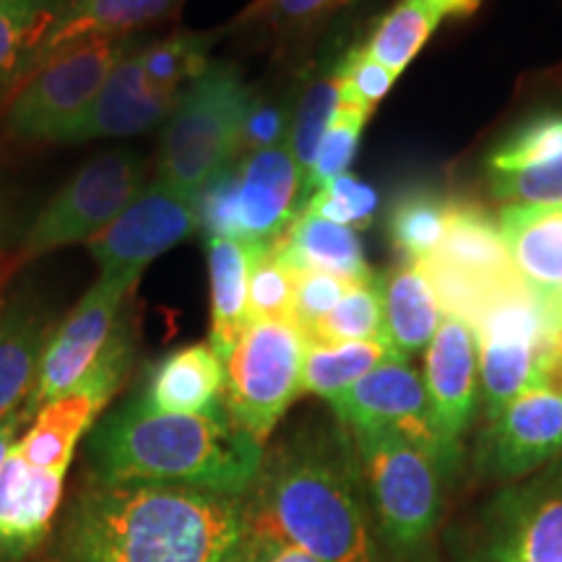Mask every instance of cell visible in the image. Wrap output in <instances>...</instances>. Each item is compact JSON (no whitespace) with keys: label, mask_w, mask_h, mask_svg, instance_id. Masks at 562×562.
I'll use <instances>...</instances> for the list:
<instances>
[{"label":"cell","mask_w":562,"mask_h":562,"mask_svg":"<svg viewBox=\"0 0 562 562\" xmlns=\"http://www.w3.org/2000/svg\"><path fill=\"white\" fill-rule=\"evenodd\" d=\"M396 357L402 355L391 347L389 339L307 344L305 362H302V393H313L331 404L378 364L396 360Z\"/></svg>","instance_id":"cell-28"},{"label":"cell","mask_w":562,"mask_h":562,"mask_svg":"<svg viewBox=\"0 0 562 562\" xmlns=\"http://www.w3.org/2000/svg\"><path fill=\"white\" fill-rule=\"evenodd\" d=\"M26 425H30V422H26L24 412L11 414L9 419L0 422V467H3V461L9 459V453L13 451V446H16V440L21 438V432H24Z\"/></svg>","instance_id":"cell-46"},{"label":"cell","mask_w":562,"mask_h":562,"mask_svg":"<svg viewBox=\"0 0 562 562\" xmlns=\"http://www.w3.org/2000/svg\"><path fill=\"white\" fill-rule=\"evenodd\" d=\"M182 0H76L47 40L40 63L91 37H123L172 13ZM34 66V68H37Z\"/></svg>","instance_id":"cell-27"},{"label":"cell","mask_w":562,"mask_h":562,"mask_svg":"<svg viewBox=\"0 0 562 562\" xmlns=\"http://www.w3.org/2000/svg\"><path fill=\"white\" fill-rule=\"evenodd\" d=\"M351 281L326 271H300L294 273V305L292 323L305 336L321 318L334 311Z\"/></svg>","instance_id":"cell-40"},{"label":"cell","mask_w":562,"mask_h":562,"mask_svg":"<svg viewBox=\"0 0 562 562\" xmlns=\"http://www.w3.org/2000/svg\"><path fill=\"white\" fill-rule=\"evenodd\" d=\"M271 250L292 273L326 271L351 281V284L368 281L375 273L364 261L362 243L355 229L326 222L307 211H300L294 216Z\"/></svg>","instance_id":"cell-23"},{"label":"cell","mask_w":562,"mask_h":562,"mask_svg":"<svg viewBox=\"0 0 562 562\" xmlns=\"http://www.w3.org/2000/svg\"><path fill=\"white\" fill-rule=\"evenodd\" d=\"M419 266L442 313L467 323L492 294L521 279L510 263L501 222L472 201H453L446 235Z\"/></svg>","instance_id":"cell-11"},{"label":"cell","mask_w":562,"mask_h":562,"mask_svg":"<svg viewBox=\"0 0 562 562\" xmlns=\"http://www.w3.org/2000/svg\"><path fill=\"white\" fill-rule=\"evenodd\" d=\"M497 222L513 269L562 315V206H505Z\"/></svg>","instance_id":"cell-21"},{"label":"cell","mask_w":562,"mask_h":562,"mask_svg":"<svg viewBox=\"0 0 562 562\" xmlns=\"http://www.w3.org/2000/svg\"><path fill=\"white\" fill-rule=\"evenodd\" d=\"M294 273L271 248L258 250L248 281V321H292Z\"/></svg>","instance_id":"cell-36"},{"label":"cell","mask_w":562,"mask_h":562,"mask_svg":"<svg viewBox=\"0 0 562 562\" xmlns=\"http://www.w3.org/2000/svg\"><path fill=\"white\" fill-rule=\"evenodd\" d=\"M66 476L21 459L16 448L0 467V562H24L47 542L58 518Z\"/></svg>","instance_id":"cell-19"},{"label":"cell","mask_w":562,"mask_h":562,"mask_svg":"<svg viewBox=\"0 0 562 562\" xmlns=\"http://www.w3.org/2000/svg\"><path fill=\"white\" fill-rule=\"evenodd\" d=\"M305 349L292 321H250L224 357V409L261 446L302 393Z\"/></svg>","instance_id":"cell-7"},{"label":"cell","mask_w":562,"mask_h":562,"mask_svg":"<svg viewBox=\"0 0 562 562\" xmlns=\"http://www.w3.org/2000/svg\"><path fill=\"white\" fill-rule=\"evenodd\" d=\"M372 112L355 108V104H339L331 125H328L326 136L321 140V149L315 154L313 170L307 175L305 186L300 191V209L305 206L307 199L318 191V188L328 186V182L347 175L351 159H355L357 146H360L364 123Z\"/></svg>","instance_id":"cell-34"},{"label":"cell","mask_w":562,"mask_h":562,"mask_svg":"<svg viewBox=\"0 0 562 562\" xmlns=\"http://www.w3.org/2000/svg\"><path fill=\"white\" fill-rule=\"evenodd\" d=\"M347 0H252L243 11L240 24L271 26V30H292V26L311 24L339 9Z\"/></svg>","instance_id":"cell-41"},{"label":"cell","mask_w":562,"mask_h":562,"mask_svg":"<svg viewBox=\"0 0 562 562\" xmlns=\"http://www.w3.org/2000/svg\"><path fill=\"white\" fill-rule=\"evenodd\" d=\"M558 157H562V115H542L505 138L490 154L487 170L490 175L516 172Z\"/></svg>","instance_id":"cell-35"},{"label":"cell","mask_w":562,"mask_h":562,"mask_svg":"<svg viewBox=\"0 0 562 562\" xmlns=\"http://www.w3.org/2000/svg\"><path fill=\"white\" fill-rule=\"evenodd\" d=\"M256 102L237 66H211L180 94L159 144L157 178L175 191L199 199L245 151V123Z\"/></svg>","instance_id":"cell-4"},{"label":"cell","mask_w":562,"mask_h":562,"mask_svg":"<svg viewBox=\"0 0 562 562\" xmlns=\"http://www.w3.org/2000/svg\"><path fill=\"white\" fill-rule=\"evenodd\" d=\"M199 227V199L151 180L123 214L89 240V252L102 277L138 273L149 269L161 252L193 235Z\"/></svg>","instance_id":"cell-14"},{"label":"cell","mask_w":562,"mask_h":562,"mask_svg":"<svg viewBox=\"0 0 562 562\" xmlns=\"http://www.w3.org/2000/svg\"><path fill=\"white\" fill-rule=\"evenodd\" d=\"M442 5H446L448 13H453V16H467V13H474L480 9L482 0H440Z\"/></svg>","instance_id":"cell-47"},{"label":"cell","mask_w":562,"mask_h":562,"mask_svg":"<svg viewBox=\"0 0 562 562\" xmlns=\"http://www.w3.org/2000/svg\"><path fill=\"white\" fill-rule=\"evenodd\" d=\"M149 165L136 151L97 154L53 195L16 245V266L89 243L144 191Z\"/></svg>","instance_id":"cell-8"},{"label":"cell","mask_w":562,"mask_h":562,"mask_svg":"<svg viewBox=\"0 0 562 562\" xmlns=\"http://www.w3.org/2000/svg\"><path fill=\"white\" fill-rule=\"evenodd\" d=\"M375 339H385L381 273H372L368 281L351 284L347 294L336 302L334 311L305 334L307 344H347Z\"/></svg>","instance_id":"cell-32"},{"label":"cell","mask_w":562,"mask_h":562,"mask_svg":"<svg viewBox=\"0 0 562 562\" xmlns=\"http://www.w3.org/2000/svg\"><path fill=\"white\" fill-rule=\"evenodd\" d=\"M446 16L448 11L440 0H398L378 21L364 50L391 74L402 76V70L417 58L425 42L432 37V32Z\"/></svg>","instance_id":"cell-29"},{"label":"cell","mask_w":562,"mask_h":562,"mask_svg":"<svg viewBox=\"0 0 562 562\" xmlns=\"http://www.w3.org/2000/svg\"><path fill=\"white\" fill-rule=\"evenodd\" d=\"M378 209V193L368 182L351 175H341L315 191L300 211L321 216V220L344 224V227H364Z\"/></svg>","instance_id":"cell-37"},{"label":"cell","mask_w":562,"mask_h":562,"mask_svg":"<svg viewBox=\"0 0 562 562\" xmlns=\"http://www.w3.org/2000/svg\"><path fill=\"white\" fill-rule=\"evenodd\" d=\"M349 432L385 554L391 560L417 562L432 544L440 524V467L391 430Z\"/></svg>","instance_id":"cell-5"},{"label":"cell","mask_w":562,"mask_h":562,"mask_svg":"<svg viewBox=\"0 0 562 562\" xmlns=\"http://www.w3.org/2000/svg\"><path fill=\"white\" fill-rule=\"evenodd\" d=\"M562 456V393L526 389L490 419L482 438V472L518 482Z\"/></svg>","instance_id":"cell-15"},{"label":"cell","mask_w":562,"mask_h":562,"mask_svg":"<svg viewBox=\"0 0 562 562\" xmlns=\"http://www.w3.org/2000/svg\"><path fill=\"white\" fill-rule=\"evenodd\" d=\"M290 128L292 117H286L284 110L277 108V104H266L256 100L248 112V123H245V151L269 149V146L286 144Z\"/></svg>","instance_id":"cell-42"},{"label":"cell","mask_w":562,"mask_h":562,"mask_svg":"<svg viewBox=\"0 0 562 562\" xmlns=\"http://www.w3.org/2000/svg\"><path fill=\"white\" fill-rule=\"evenodd\" d=\"M53 331L50 307L34 294L13 292L0 302V422L24 409Z\"/></svg>","instance_id":"cell-20"},{"label":"cell","mask_w":562,"mask_h":562,"mask_svg":"<svg viewBox=\"0 0 562 562\" xmlns=\"http://www.w3.org/2000/svg\"><path fill=\"white\" fill-rule=\"evenodd\" d=\"M16 269V248H11V220L9 209L0 201V284Z\"/></svg>","instance_id":"cell-45"},{"label":"cell","mask_w":562,"mask_h":562,"mask_svg":"<svg viewBox=\"0 0 562 562\" xmlns=\"http://www.w3.org/2000/svg\"><path fill=\"white\" fill-rule=\"evenodd\" d=\"M252 531L321 562H391L364 492L355 438L339 419L302 422L263 453L248 492Z\"/></svg>","instance_id":"cell-2"},{"label":"cell","mask_w":562,"mask_h":562,"mask_svg":"<svg viewBox=\"0 0 562 562\" xmlns=\"http://www.w3.org/2000/svg\"><path fill=\"white\" fill-rule=\"evenodd\" d=\"M531 385L562 393V323L552 326L539 344Z\"/></svg>","instance_id":"cell-43"},{"label":"cell","mask_w":562,"mask_h":562,"mask_svg":"<svg viewBox=\"0 0 562 562\" xmlns=\"http://www.w3.org/2000/svg\"><path fill=\"white\" fill-rule=\"evenodd\" d=\"M149 409L167 414H209L224 406V362L211 344L167 351L136 391Z\"/></svg>","instance_id":"cell-22"},{"label":"cell","mask_w":562,"mask_h":562,"mask_svg":"<svg viewBox=\"0 0 562 562\" xmlns=\"http://www.w3.org/2000/svg\"><path fill=\"white\" fill-rule=\"evenodd\" d=\"M453 201L440 193L412 191L389 211V235L404 261H425L446 235Z\"/></svg>","instance_id":"cell-31"},{"label":"cell","mask_w":562,"mask_h":562,"mask_svg":"<svg viewBox=\"0 0 562 562\" xmlns=\"http://www.w3.org/2000/svg\"><path fill=\"white\" fill-rule=\"evenodd\" d=\"M240 240L273 248L300 214V170L290 144L245 151L235 165Z\"/></svg>","instance_id":"cell-17"},{"label":"cell","mask_w":562,"mask_h":562,"mask_svg":"<svg viewBox=\"0 0 562 562\" xmlns=\"http://www.w3.org/2000/svg\"><path fill=\"white\" fill-rule=\"evenodd\" d=\"M248 495L182 484H97L76 492L58 529V562H240Z\"/></svg>","instance_id":"cell-1"},{"label":"cell","mask_w":562,"mask_h":562,"mask_svg":"<svg viewBox=\"0 0 562 562\" xmlns=\"http://www.w3.org/2000/svg\"><path fill=\"white\" fill-rule=\"evenodd\" d=\"M76 0H0V100L32 76Z\"/></svg>","instance_id":"cell-26"},{"label":"cell","mask_w":562,"mask_h":562,"mask_svg":"<svg viewBox=\"0 0 562 562\" xmlns=\"http://www.w3.org/2000/svg\"><path fill=\"white\" fill-rule=\"evenodd\" d=\"M240 562H321V560H315L313 554L302 552L300 547L281 542L277 537H266V533L252 531Z\"/></svg>","instance_id":"cell-44"},{"label":"cell","mask_w":562,"mask_h":562,"mask_svg":"<svg viewBox=\"0 0 562 562\" xmlns=\"http://www.w3.org/2000/svg\"><path fill=\"white\" fill-rule=\"evenodd\" d=\"M381 290L385 339L409 360L427 349L446 313L435 297L430 279L414 261H402L381 273Z\"/></svg>","instance_id":"cell-24"},{"label":"cell","mask_w":562,"mask_h":562,"mask_svg":"<svg viewBox=\"0 0 562 562\" xmlns=\"http://www.w3.org/2000/svg\"><path fill=\"white\" fill-rule=\"evenodd\" d=\"M339 104H341V94H339V81H336V68L331 74L313 79L307 83V89L302 91L300 104L292 117L290 138H286V144H290L292 149V157L297 161L302 186H305L307 175L313 170L315 154L321 149V140L326 136L328 125H331Z\"/></svg>","instance_id":"cell-33"},{"label":"cell","mask_w":562,"mask_h":562,"mask_svg":"<svg viewBox=\"0 0 562 562\" xmlns=\"http://www.w3.org/2000/svg\"><path fill=\"white\" fill-rule=\"evenodd\" d=\"M140 42L133 34L91 37L40 63L5 108L9 136L21 144H58L97 100L112 68Z\"/></svg>","instance_id":"cell-6"},{"label":"cell","mask_w":562,"mask_h":562,"mask_svg":"<svg viewBox=\"0 0 562 562\" xmlns=\"http://www.w3.org/2000/svg\"><path fill=\"white\" fill-rule=\"evenodd\" d=\"M138 281V273H115V277L100 273L79 300V305L63 318L60 326H55L45 355H42L37 383L21 409L26 422L37 414L42 404L63 396L87 375L102 349L108 347L110 336L115 334L125 302L131 300Z\"/></svg>","instance_id":"cell-13"},{"label":"cell","mask_w":562,"mask_h":562,"mask_svg":"<svg viewBox=\"0 0 562 562\" xmlns=\"http://www.w3.org/2000/svg\"><path fill=\"white\" fill-rule=\"evenodd\" d=\"M398 76L381 66L364 47H355L339 66H336V81H339V94L344 104H355L372 112L378 102L389 94L393 81Z\"/></svg>","instance_id":"cell-39"},{"label":"cell","mask_w":562,"mask_h":562,"mask_svg":"<svg viewBox=\"0 0 562 562\" xmlns=\"http://www.w3.org/2000/svg\"><path fill=\"white\" fill-rule=\"evenodd\" d=\"M427 402L432 422L442 435L461 451V440L472 425L480 402V351L476 336L467 321L446 315L438 334L425 349Z\"/></svg>","instance_id":"cell-16"},{"label":"cell","mask_w":562,"mask_h":562,"mask_svg":"<svg viewBox=\"0 0 562 562\" xmlns=\"http://www.w3.org/2000/svg\"><path fill=\"white\" fill-rule=\"evenodd\" d=\"M216 40V32H175L165 40L144 42L138 60L151 87L182 94L211 66Z\"/></svg>","instance_id":"cell-30"},{"label":"cell","mask_w":562,"mask_h":562,"mask_svg":"<svg viewBox=\"0 0 562 562\" xmlns=\"http://www.w3.org/2000/svg\"><path fill=\"white\" fill-rule=\"evenodd\" d=\"M133 357H136V331L131 321L121 318L108 347L87 375L63 396L42 404L24 427L13 446L21 459L45 472L66 476L81 438L91 432L115 393L121 391L125 375L133 368Z\"/></svg>","instance_id":"cell-10"},{"label":"cell","mask_w":562,"mask_h":562,"mask_svg":"<svg viewBox=\"0 0 562 562\" xmlns=\"http://www.w3.org/2000/svg\"><path fill=\"white\" fill-rule=\"evenodd\" d=\"M459 562H562V456L476 513Z\"/></svg>","instance_id":"cell-9"},{"label":"cell","mask_w":562,"mask_h":562,"mask_svg":"<svg viewBox=\"0 0 562 562\" xmlns=\"http://www.w3.org/2000/svg\"><path fill=\"white\" fill-rule=\"evenodd\" d=\"M490 188L508 206H562V157L526 170L490 175Z\"/></svg>","instance_id":"cell-38"},{"label":"cell","mask_w":562,"mask_h":562,"mask_svg":"<svg viewBox=\"0 0 562 562\" xmlns=\"http://www.w3.org/2000/svg\"><path fill=\"white\" fill-rule=\"evenodd\" d=\"M266 446L235 425L227 409L154 412L133 393L91 427L89 482L182 484L245 497L263 467Z\"/></svg>","instance_id":"cell-3"},{"label":"cell","mask_w":562,"mask_h":562,"mask_svg":"<svg viewBox=\"0 0 562 562\" xmlns=\"http://www.w3.org/2000/svg\"><path fill=\"white\" fill-rule=\"evenodd\" d=\"M331 409L347 430H391L402 435L430 456L442 474H453L461 463L459 448L442 440L435 427L425 381L404 357L378 364L360 383L334 398Z\"/></svg>","instance_id":"cell-12"},{"label":"cell","mask_w":562,"mask_h":562,"mask_svg":"<svg viewBox=\"0 0 562 562\" xmlns=\"http://www.w3.org/2000/svg\"><path fill=\"white\" fill-rule=\"evenodd\" d=\"M256 245L237 237H206L211 281V339L216 355H229L248 326V281L256 261Z\"/></svg>","instance_id":"cell-25"},{"label":"cell","mask_w":562,"mask_h":562,"mask_svg":"<svg viewBox=\"0 0 562 562\" xmlns=\"http://www.w3.org/2000/svg\"><path fill=\"white\" fill-rule=\"evenodd\" d=\"M138 47L112 68L97 100L63 133L58 144L76 146L97 138H128L170 121L180 94L151 87L138 60Z\"/></svg>","instance_id":"cell-18"}]
</instances>
